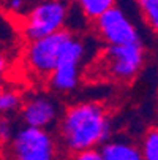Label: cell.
Here are the masks:
<instances>
[{"label": "cell", "instance_id": "obj_10", "mask_svg": "<svg viewBox=\"0 0 158 160\" xmlns=\"http://www.w3.org/2000/svg\"><path fill=\"white\" fill-rule=\"evenodd\" d=\"M73 5L79 10L84 19L87 21H95L103 11L108 8L114 7L117 3V0H71Z\"/></svg>", "mask_w": 158, "mask_h": 160}, {"label": "cell", "instance_id": "obj_7", "mask_svg": "<svg viewBox=\"0 0 158 160\" xmlns=\"http://www.w3.org/2000/svg\"><path fill=\"white\" fill-rule=\"evenodd\" d=\"M93 30L104 44H133L142 43V37L130 14L119 7L103 11L95 21H92Z\"/></svg>", "mask_w": 158, "mask_h": 160}, {"label": "cell", "instance_id": "obj_5", "mask_svg": "<svg viewBox=\"0 0 158 160\" xmlns=\"http://www.w3.org/2000/svg\"><path fill=\"white\" fill-rule=\"evenodd\" d=\"M13 160H59V144L48 128L24 125L10 141Z\"/></svg>", "mask_w": 158, "mask_h": 160}, {"label": "cell", "instance_id": "obj_9", "mask_svg": "<svg viewBox=\"0 0 158 160\" xmlns=\"http://www.w3.org/2000/svg\"><path fill=\"white\" fill-rule=\"evenodd\" d=\"M98 151L101 160H142L139 146L127 138H109Z\"/></svg>", "mask_w": 158, "mask_h": 160}, {"label": "cell", "instance_id": "obj_1", "mask_svg": "<svg viewBox=\"0 0 158 160\" xmlns=\"http://www.w3.org/2000/svg\"><path fill=\"white\" fill-rule=\"evenodd\" d=\"M59 118V141L70 154L98 149L111 138V116L98 102L74 103Z\"/></svg>", "mask_w": 158, "mask_h": 160}, {"label": "cell", "instance_id": "obj_13", "mask_svg": "<svg viewBox=\"0 0 158 160\" xmlns=\"http://www.w3.org/2000/svg\"><path fill=\"white\" fill-rule=\"evenodd\" d=\"M142 160H158V132L156 128H150L141 141L139 146Z\"/></svg>", "mask_w": 158, "mask_h": 160}, {"label": "cell", "instance_id": "obj_11", "mask_svg": "<svg viewBox=\"0 0 158 160\" xmlns=\"http://www.w3.org/2000/svg\"><path fill=\"white\" fill-rule=\"evenodd\" d=\"M141 16L153 33L158 30V0H136Z\"/></svg>", "mask_w": 158, "mask_h": 160}, {"label": "cell", "instance_id": "obj_12", "mask_svg": "<svg viewBox=\"0 0 158 160\" xmlns=\"http://www.w3.org/2000/svg\"><path fill=\"white\" fill-rule=\"evenodd\" d=\"M22 95L13 89H0V114H11L19 111L22 105Z\"/></svg>", "mask_w": 158, "mask_h": 160}, {"label": "cell", "instance_id": "obj_3", "mask_svg": "<svg viewBox=\"0 0 158 160\" xmlns=\"http://www.w3.org/2000/svg\"><path fill=\"white\" fill-rule=\"evenodd\" d=\"M70 10L68 0H40L24 16V37L30 41L65 29Z\"/></svg>", "mask_w": 158, "mask_h": 160}, {"label": "cell", "instance_id": "obj_4", "mask_svg": "<svg viewBox=\"0 0 158 160\" xmlns=\"http://www.w3.org/2000/svg\"><path fill=\"white\" fill-rule=\"evenodd\" d=\"M85 54H87V48L84 40L73 33L71 38L66 41L54 70L46 78L54 92L70 94L79 86Z\"/></svg>", "mask_w": 158, "mask_h": 160}, {"label": "cell", "instance_id": "obj_6", "mask_svg": "<svg viewBox=\"0 0 158 160\" xmlns=\"http://www.w3.org/2000/svg\"><path fill=\"white\" fill-rule=\"evenodd\" d=\"M71 35L73 32L65 27L51 35L30 40L26 49V63L30 72L40 78H48Z\"/></svg>", "mask_w": 158, "mask_h": 160}, {"label": "cell", "instance_id": "obj_16", "mask_svg": "<svg viewBox=\"0 0 158 160\" xmlns=\"http://www.w3.org/2000/svg\"><path fill=\"white\" fill-rule=\"evenodd\" d=\"M68 160H101V155L98 149H87V151L71 152Z\"/></svg>", "mask_w": 158, "mask_h": 160}, {"label": "cell", "instance_id": "obj_17", "mask_svg": "<svg viewBox=\"0 0 158 160\" xmlns=\"http://www.w3.org/2000/svg\"><path fill=\"white\" fill-rule=\"evenodd\" d=\"M7 68H8V59H7V56L3 52H0V79H2V76L5 75Z\"/></svg>", "mask_w": 158, "mask_h": 160}, {"label": "cell", "instance_id": "obj_15", "mask_svg": "<svg viewBox=\"0 0 158 160\" xmlns=\"http://www.w3.org/2000/svg\"><path fill=\"white\" fill-rule=\"evenodd\" d=\"M5 7H7V10H8L10 13H13V14L26 16L33 5H30L29 0H5Z\"/></svg>", "mask_w": 158, "mask_h": 160}, {"label": "cell", "instance_id": "obj_2", "mask_svg": "<svg viewBox=\"0 0 158 160\" xmlns=\"http://www.w3.org/2000/svg\"><path fill=\"white\" fill-rule=\"evenodd\" d=\"M146 63L144 43L106 44L100 56V70L117 82H131Z\"/></svg>", "mask_w": 158, "mask_h": 160}, {"label": "cell", "instance_id": "obj_14", "mask_svg": "<svg viewBox=\"0 0 158 160\" xmlns=\"http://www.w3.org/2000/svg\"><path fill=\"white\" fill-rule=\"evenodd\" d=\"M16 132V125L8 114H0V143H10Z\"/></svg>", "mask_w": 158, "mask_h": 160}, {"label": "cell", "instance_id": "obj_8", "mask_svg": "<svg viewBox=\"0 0 158 160\" xmlns=\"http://www.w3.org/2000/svg\"><path fill=\"white\" fill-rule=\"evenodd\" d=\"M19 111L24 125L48 128V130L55 125L60 116L59 103L51 95H43V94H36L22 100Z\"/></svg>", "mask_w": 158, "mask_h": 160}]
</instances>
